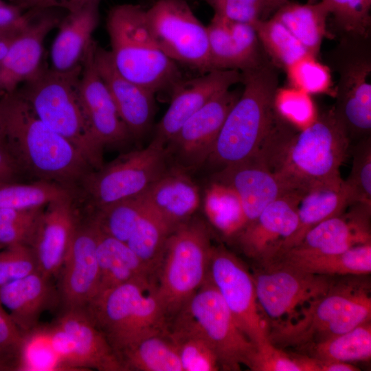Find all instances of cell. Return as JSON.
I'll return each instance as SVG.
<instances>
[{
  "mask_svg": "<svg viewBox=\"0 0 371 371\" xmlns=\"http://www.w3.org/2000/svg\"><path fill=\"white\" fill-rule=\"evenodd\" d=\"M350 141L332 109L299 130L278 115L258 154L295 190L340 177Z\"/></svg>",
  "mask_w": 371,
  "mask_h": 371,
  "instance_id": "1",
  "label": "cell"
},
{
  "mask_svg": "<svg viewBox=\"0 0 371 371\" xmlns=\"http://www.w3.org/2000/svg\"><path fill=\"white\" fill-rule=\"evenodd\" d=\"M5 148L21 169L76 191L93 169L67 139L43 123L15 92L0 98Z\"/></svg>",
  "mask_w": 371,
  "mask_h": 371,
  "instance_id": "2",
  "label": "cell"
},
{
  "mask_svg": "<svg viewBox=\"0 0 371 371\" xmlns=\"http://www.w3.org/2000/svg\"><path fill=\"white\" fill-rule=\"evenodd\" d=\"M279 71L269 60L241 72L243 90L229 111L206 164L219 170L259 151L277 117Z\"/></svg>",
  "mask_w": 371,
  "mask_h": 371,
  "instance_id": "3",
  "label": "cell"
},
{
  "mask_svg": "<svg viewBox=\"0 0 371 371\" xmlns=\"http://www.w3.org/2000/svg\"><path fill=\"white\" fill-rule=\"evenodd\" d=\"M106 25L117 71L154 94H171L183 78L177 63L162 52L150 34L146 9L132 3L115 5L108 12Z\"/></svg>",
  "mask_w": 371,
  "mask_h": 371,
  "instance_id": "4",
  "label": "cell"
},
{
  "mask_svg": "<svg viewBox=\"0 0 371 371\" xmlns=\"http://www.w3.org/2000/svg\"><path fill=\"white\" fill-rule=\"evenodd\" d=\"M370 286L368 282H335L323 295L304 306L291 321L269 328L274 346L300 348L347 332L370 321Z\"/></svg>",
  "mask_w": 371,
  "mask_h": 371,
  "instance_id": "5",
  "label": "cell"
},
{
  "mask_svg": "<svg viewBox=\"0 0 371 371\" xmlns=\"http://www.w3.org/2000/svg\"><path fill=\"white\" fill-rule=\"evenodd\" d=\"M82 64L68 71L41 68L17 92L47 126L71 143L93 170L103 165V149L93 137L79 95Z\"/></svg>",
  "mask_w": 371,
  "mask_h": 371,
  "instance_id": "6",
  "label": "cell"
},
{
  "mask_svg": "<svg viewBox=\"0 0 371 371\" xmlns=\"http://www.w3.org/2000/svg\"><path fill=\"white\" fill-rule=\"evenodd\" d=\"M85 311L118 358L140 339L166 330L170 324L156 280L125 283L106 290L96 295Z\"/></svg>",
  "mask_w": 371,
  "mask_h": 371,
  "instance_id": "7",
  "label": "cell"
},
{
  "mask_svg": "<svg viewBox=\"0 0 371 371\" xmlns=\"http://www.w3.org/2000/svg\"><path fill=\"white\" fill-rule=\"evenodd\" d=\"M212 248L207 226L197 218L169 234L156 278L170 322L207 279Z\"/></svg>",
  "mask_w": 371,
  "mask_h": 371,
  "instance_id": "8",
  "label": "cell"
},
{
  "mask_svg": "<svg viewBox=\"0 0 371 371\" xmlns=\"http://www.w3.org/2000/svg\"><path fill=\"white\" fill-rule=\"evenodd\" d=\"M337 39L326 65L338 76L332 110L350 141H358L371 132V36Z\"/></svg>",
  "mask_w": 371,
  "mask_h": 371,
  "instance_id": "9",
  "label": "cell"
},
{
  "mask_svg": "<svg viewBox=\"0 0 371 371\" xmlns=\"http://www.w3.org/2000/svg\"><path fill=\"white\" fill-rule=\"evenodd\" d=\"M168 163L165 143L154 137L146 148L89 172L80 187L97 210L142 194L169 168Z\"/></svg>",
  "mask_w": 371,
  "mask_h": 371,
  "instance_id": "10",
  "label": "cell"
},
{
  "mask_svg": "<svg viewBox=\"0 0 371 371\" xmlns=\"http://www.w3.org/2000/svg\"><path fill=\"white\" fill-rule=\"evenodd\" d=\"M178 314L184 316L205 338L221 369L237 371L241 366L249 368L256 346L238 325L209 275Z\"/></svg>",
  "mask_w": 371,
  "mask_h": 371,
  "instance_id": "11",
  "label": "cell"
},
{
  "mask_svg": "<svg viewBox=\"0 0 371 371\" xmlns=\"http://www.w3.org/2000/svg\"><path fill=\"white\" fill-rule=\"evenodd\" d=\"M146 18L150 34L169 58L201 74L212 70L207 27L187 0H156L146 10Z\"/></svg>",
  "mask_w": 371,
  "mask_h": 371,
  "instance_id": "12",
  "label": "cell"
},
{
  "mask_svg": "<svg viewBox=\"0 0 371 371\" xmlns=\"http://www.w3.org/2000/svg\"><path fill=\"white\" fill-rule=\"evenodd\" d=\"M263 266L253 278L259 309L271 326L294 319L301 308L325 293L334 282L332 277L278 261Z\"/></svg>",
  "mask_w": 371,
  "mask_h": 371,
  "instance_id": "13",
  "label": "cell"
},
{
  "mask_svg": "<svg viewBox=\"0 0 371 371\" xmlns=\"http://www.w3.org/2000/svg\"><path fill=\"white\" fill-rule=\"evenodd\" d=\"M209 278L256 348L269 341V325L259 309L253 275L243 262L223 247H213Z\"/></svg>",
  "mask_w": 371,
  "mask_h": 371,
  "instance_id": "14",
  "label": "cell"
},
{
  "mask_svg": "<svg viewBox=\"0 0 371 371\" xmlns=\"http://www.w3.org/2000/svg\"><path fill=\"white\" fill-rule=\"evenodd\" d=\"M49 326L54 345L70 371H124L85 309L61 311Z\"/></svg>",
  "mask_w": 371,
  "mask_h": 371,
  "instance_id": "15",
  "label": "cell"
},
{
  "mask_svg": "<svg viewBox=\"0 0 371 371\" xmlns=\"http://www.w3.org/2000/svg\"><path fill=\"white\" fill-rule=\"evenodd\" d=\"M240 93H220L188 118L166 144L168 161L186 172L206 164L225 120Z\"/></svg>",
  "mask_w": 371,
  "mask_h": 371,
  "instance_id": "16",
  "label": "cell"
},
{
  "mask_svg": "<svg viewBox=\"0 0 371 371\" xmlns=\"http://www.w3.org/2000/svg\"><path fill=\"white\" fill-rule=\"evenodd\" d=\"M62 311L85 309L95 297L99 282L95 225L78 221L58 275Z\"/></svg>",
  "mask_w": 371,
  "mask_h": 371,
  "instance_id": "17",
  "label": "cell"
},
{
  "mask_svg": "<svg viewBox=\"0 0 371 371\" xmlns=\"http://www.w3.org/2000/svg\"><path fill=\"white\" fill-rule=\"evenodd\" d=\"M304 192L293 191L275 200L245 226L235 238L246 256L263 265L279 256L297 227V207Z\"/></svg>",
  "mask_w": 371,
  "mask_h": 371,
  "instance_id": "18",
  "label": "cell"
},
{
  "mask_svg": "<svg viewBox=\"0 0 371 371\" xmlns=\"http://www.w3.org/2000/svg\"><path fill=\"white\" fill-rule=\"evenodd\" d=\"M93 40L82 60L79 95L91 131L104 147L123 144L132 136L121 119L112 97L94 63Z\"/></svg>",
  "mask_w": 371,
  "mask_h": 371,
  "instance_id": "19",
  "label": "cell"
},
{
  "mask_svg": "<svg viewBox=\"0 0 371 371\" xmlns=\"http://www.w3.org/2000/svg\"><path fill=\"white\" fill-rule=\"evenodd\" d=\"M213 180L229 186L237 193L244 207L247 224L271 202L297 191L272 171L257 153L216 170Z\"/></svg>",
  "mask_w": 371,
  "mask_h": 371,
  "instance_id": "20",
  "label": "cell"
},
{
  "mask_svg": "<svg viewBox=\"0 0 371 371\" xmlns=\"http://www.w3.org/2000/svg\"><path fill=\"white\" fill-rule=\"evenodd\" d=\"M237 70L214 69L183 79L172 91L169 107L156 127L155 137L166 144L185 122L214 98L241 83Z\"/></svg>",
  "mask_w": 371,
  "mask_h": 371,
  "instance_id": "21",
  "label": "cell"
},
{
  "mask_svg": "<svg viewBox=\"0 0 371 371\" xmlns=\"http://www.w3.org/2000/svg\"><path fill=\"white\" fill-rule=\"evenodd\" d=\"M206 27L212 70L244 72L270 60L254 25L214 14Z\"/></svg>",
  "mask_w": 371,
  "mask_h": 371,
  "instance_id": "22",
  "label": "cell"
},
{
  "mask_svg": "<svg viewBox=\"0 0 371 371\" xmlns=\"http://www.w3.org/2000/svg\"><path fill=\"white\" fill-rule=\"evenodd\" d=\"M73 200H58L44 207L29 245L37 269L50 279L58 277L79 221Z\"/></svg>",
  "mask_w": 371,
  "mask_h": 371,
  "instance_id": "23",
  "label": "cell"
},
{
  "mask_svg": "<svg viewBox=\"0 0 371 371\" xmlns=\"http://www.w3.org/2000/svg\"><path fill=\"white\" fill-rule=\"evenodd\" d=\"M94 63L131 136L142 137L149 130L154 118L155 94L123 76L116 69L110 51L97 43Z\"/></svg>",
  "mask_w": 371,
  "mask_h": 371,
  "instance_id": "24",
  "label": "cell"
},
{
  "mask_svg": "<svg viewBox=\"0 0 371 371\" xmlns=\"http://www.w3.org/2000/svg\"><path fill=\"white\" fill-rule=\"evenodd\" d=\"M350 207L348 212L344 211L313 227L296 246L286 251L302 254H330L370 243L371 207L361 203Z\"/></svg>",
  "mask_w": 371,
  "mask_h": 371,
  "instance_id": "25",
  "label": "cell"
},
{
  "mask_svg": "<svg viewBox=\"0 0 371 371\" xmlns=\"http://www.w3.org/2000/svg\"><path fill=\"white\" fill-rule=\"evenodd\" d=\"M58 23L46 15L28 24L17 34L0 60V98L16 91L41 68L44 41Z\"/></svg>",
  "mask_w": 371,
  "mask_h": 371,
  "instance_id": "26",
  "label": "cell"
},
{
  "mask_svg": "<svg viewBox=\"0 0 371 371\" xmlns=\"http://www.w3.org/2000/svg\"><path fill=\"white\" fill-rule=\"evenodd\" d=\"M139 196L172 229L191 218L201 203L198 186L188 172L174 167L169 168Z\"/></svg>",
  "mask_w": 371,
  "mask_h": 371,
  "instance_id": "27",
  "label": "cell"
},
{
  "mask_svg": "<svg viewBox=\"0 0 371 371\" xmlns=\"http://www.w3.org/2000/svg\"><path fill=\"white\" fill-rule=\"evenodd\" d=\"M52 279L36 270L0 288V301L24 333L39 324L41 314L59 304Z\"/></svg>",
  "mask_w": 371,
  "mask_h": 371,
  "instance_id": "28",
  "label": "cell"
},
{
  "mask_svg": "<svg viewBox=\"0 0 371 371\" xmlns=\"http://www.w3.org/2000/svg\"><path fill=\"white\" fill-rule=\"evenodd\" d=\"M352 204L350 194L341 176L310 186L302 194L298 205L297 227L285 243L280 254L296 246L313 227L341 214Z\"/></svg>",
  "mask_w": 371,
  "mask_h": 371,
  "instance_id": "29",
  "label": "cell"
},
{
  "mask_svg": "<svg viewBox=\"0 0 371 371\" xmlns=\"http://www.w3.org/2000/svg\"><path fill=\"white\" fill-rule=\"evenodd\" d=\"M93 222L95 227L99 267V282L95 296L125 283L157 280L156 274L126 243L104 233Z\"/></svg>",
  "mask_w": 371,
  "mask_h": 371,
  "instance_id": "30",
  "label": "cell"
},
{
  "mask_svg": "<svg viewBox=\"0 0 371 371\" xmlns=\"http://www.w3.org/2000/svg\"><path fill=\"white\" fill-rule=\"evenodd\" d=\"M99 3H91L68 14L59 23L50 52L52 69L68 71L81 65L99 21Z\"/></svg>",
  "mask_w": 371,
  "mask_h": 371,
  "instance_id": "31",
  "label": "cell"
},
{
  "mask_svg": "<svg viewBox=\"0 0 371 371\" xmlns=\"http://www.w3.org/2000/svg\"><path fill=\"white\" fill-rule=\"evenodd\" d=\"M274 261L317 275L365 276L371 272V243L330 254H302L286 251Z\"/></svg>",
  "mask_w": 371,
  "mask_h": 371,
  "instance_id": "32",
  "label": "cell"
},
{
  "mask_svg": "<svg viewBox=\"0 0 371 371\" xmlns=\"http://www.w3.org/2000/svg\"><path fill=\"white\" fill-rule=\"evenodd\" d=\"M272 16L291 32L311 57L317 58L322 41L328 36L329 12L322 1L302 4L289 0Z\"/></svg>",
  "mask_w": 371,
  "mask_h": 371,
  "instance_id": "33",
  "label": "cell"
},
{
  "mask_svg": "<svg viewBox=\"0 0 371 371\" xmlns=\"http://www.w3.org/2000/svg\"><path fill=\"white\" fill-rule=\"evenodd\" d=\"M119 359L124 371H183L169 327L140 339Z\"/></svg>",
  "mask_w": 371,
  "mask_h": 371,
  "instance_id": "34",
  "label": "cell"
},
{
  "mask_svg": "<svg viewBox=\"0 0 371 371\" xmlns=\"http://www.w3.org/2000/svg\"><path fill=\"white\" fill-rule=\"evenodd\" d=\"M203 210L211 225L227 238H235L248 223L237 193L218 181L213 180L206 188Z\"/></svg>",
  "mask_w": 371,
  "mask_h": 371,
  "instance_id": "35",
  "label": "cell"
},
{
  "mask_svg": "<svg viewBox=\"0 0 371 371\" xmlns=\"http://www.w3.org/2000/svg\"><path fill=\"white\" fill-rule=\"evenodd\" d=\"M299 350L320 361H367L371 358V322Z\"/></svg>",
  "mask_w": 371,
  "mask_h": 371,
  "instance_id": "36",
  "label": "cell"
},
{
  "mask_svg": "<svg viewBox=\"0 0 371 371\" xmlns=\"http://www.w3.org/2000/svg\"><path fill=\"white\" fill-rule=\"evenodd\" d=\"M183 371H216L221 369L212 348L184 316L177 315L169 324Z\"/></svg>",
  "mask_w": 371,
  "mask_h": 371,
  "instance_id": "37",
  "label": "cell"
},
{
  "mask_svg": "<svg viewBox=\"0 0 371 371\" xmlns=\"http://www.w3.org/2000/svg\"><path fill=\"white\" fill-rule=\"evenodd\" d=\"M74 197L75 190L54 182L43 180L30 183L0 182L1 207L27 210Z\"/></svg>",
  "mask_w": 371,
  "mask_h": 371,
  "instance_id": "38",
  "label": "cell"
},
{
  "mask_svg": "<svg viewBox=\"0 0 371 371\" xmlns=\"http://www.w3.org/2000/svg\"><path fill=\"white\" fill-rule=\"evenodd\" d=\"M254 26L269 59L280 70L287 71L300 60L311 57L301 43L274 17Z\"/></svg>",
  "mask_w": 371,
  "mask_h": 371,
  "instance_id": "39",
  "label": "cell"
},
{
  "mask_svg": "<svg viewBox=\"0 0 371 371\" xmlns=\"http://www.w3.org/2000/svg\"><path fill=\"white\" fill-rule=\"evenodd\" d=\"M172 230L158 214L145 205L143 215L126 243L156 276L167 239Z\"/></svg>",
  "mask_w": 371,
  "mask_h": 371,
  "instance_id": "40",
  "label": "cell"
},
{
  "mask_svg": "<svg viewBox=\"0 0 371 371\" xmlns=\"http://www.w3.org/2000/svg\"><path fill=\"white\" fill-rule=\"evenodd\" d=\"M16 371H70L54 345L49 325L23 333Z\"/></svg>",
  "mask_w": 371,
  "mask_h": 371,
  "instance_id": "41",
  "label": "cell"
},
{
  "mask_svg": "<svg viewBox=\"0 0 371 371\" xmlns=\"http://www.w3.org/2000/svg\"><path fill=\"white\" fill-rule=\"evenodd\" d=\"M319 1L326 5L331 16L330 23H327L328 38L371 36V0Z\"/></svg>",
  "mask_w": 371,
  "mask_h": 371,
  "instance_id": "42",
  "label": "cell"
},
{
  "mask_svg": "<svg viewBox=\"0 0 371 371\" xmlns=\"http://www.w3.org/2000/svg\"><path fill=\"white\" fill-rule=\"evenodd\" d=\"M144 211L139 195L98 208L91 218L102 232L126 243Z\"/></svg>",
  "mask_w": 371,
  "mask_h": 371,
  "instance_id": "43",
  "label": "cell"
},
{
  "mask_svg": "<svg viewBox=\"0 0 371 371\" xmlns=\"http://www.w3.org/2000/svg\"><path fill=\"white\" fill-rule=\"evenodd\" d=\"M214 11V14L226 20L248 23H257L271 18L289 0H204Z\"/></svg>",
  "mask_w": 371,
  "mask_h": 371,
  "instance_id": "44",
  "label": "cell"
},
{
  "mask_svg": "<svg viewBox=\"0 0 371 371\" xmlns=\"http://www.w3.org/2000/svg\"><path fill=\"white\" fill-rule=\"evenodd\" d=\"M321 361L304 354H290L267 341L256 348L254 371H320Z\"/></svg>",
  "mask_w": 371,
  "mask_h": 371,
  "instance_id": "45",
  "label": "cell"
},
{
  "mask_svg": "<svg viewBox=\"0 0 371 371\" xmlns=\"http://www.w3.org/2000/svg\"><path fill=\"white\" fill-rule=\"evenodd\" d=\"M45 207L27 210L0 207V245L29 247Z\"/></svg>",
  "mask_w": 371,
  "mask_h": 371,
  "instance_id": "46",
  "label": "cell"
},
{
  "mask_svg": "<svg viewBox=\"0 0 371 371\" xmlns=\"http://www.w3.org/2000/svg\"><path fill=\"white\" fill-rule=\"evenodd\" d=\"M344 183L352 203L371 207V137L357 141L352 149V164Z\"/></svg>",
  "mask_w": 371,
  "mask_h": 371,
  "instance_id": "47",
  "label": "cell"
},
{
  "mask_svg": "<svg viewBox=\"0 0 371 371\" xmlns=\"http://www.w3.org/2000/svg\"><path fill=\"white\" fill-rule=\"evenodd\" d=\"M275 108L279 116L299 130L308 126L316 118L308 94L292 87L278 88Z\"/></svg>",
  "mask_w": 371,
  "mask_h": 371,
  "instance_id": "48",
  "label": "cell"
},
{
  "mask_svg": "<svg viewBox=\"0 0 371 371\" xmlns=\"http://www.w3.org/2000/svg\"><path fill=\"white\" fill-rule=\"evenodd\" d=\"M286 73L291 86L308 94L326 92L331 86L329 69L317 58L303 59Z\"/></svg>",
  "mask_w": 371,
  "mask_h": 371,
  "instance_id": "49",
  "label": "cell"
},
{
  "mask_svg": "<svg viewBox=\"0 0 371 371\" xmlns=\"http://www.w3.org/2000/svg\"><path fill=\"white\" fill-rule=\"evenodd\" d=\"M36 270L30 247L18 245L0 249V288Z\"/></svg>",
  "mask_w": 371,
  "mask_h": 371,
  "instance_id": "50",
  "label": "cell"
},
{
  "mask_svg": "<svg viewBox=\"0 0 371 371\" xmlns=\"http://www.w3.org/2000/svg\"><path fill=\"white\" fill-rule=\"evenodd\" d=\"M23 333L0 301V360L16 371Z\"/></svg>",
  "mask_w": 371,
  "mask_h": 371,
  "instance_id": "51",
  "label": "cell"
},
{
  "mask_svg": "<svg viewBox=\"0 0 371 371\" xmlns=\"http://www.w3.org/2000/svg\"><path fill=\"white\" fill-rule=\"evenodd\" d=\"M30 21V20L22 14L19 7L0 0V28L21 29Z\"/></svg>",
  "mask_w": 371,
  "mask_h": 371,
  "instance_id": "52",
  "label": "cell"
},
{
  "mask_svg": "<svg viewBox=\"0 0 371 371\" xmlns=\"http://www.w3.org/2000/svg\"><path fill=\"white\" fill-rule=\"evenodd\" d=\"M22 3L35 8H63L73 12L91 3H99L100 0H19Z\"/></svg>",
  "mask_w": 371,
  "mask_h": 371,
  "instance_id": "53",
  "label": "cell"
},
{
  "mask_svg": "<svg viewBox=\"0 0 371 371\" xmlns=\"http://www.w3.org/2000/svg\"><path fill=\"white\" fill-rule=\"evenodd\" d=\"M21 168L8 150L0 146V182H10Z\"/></svg>",
  "mask_w": 371,
  "mask_h": 371,
  "instance_id": "54",
  "label": "cell"
},
{
  "mask_svg": "<svg viewBox=\"0 0 371 371\" xmlns=\"http://www.w3.org/2000/svg\"><path fill=\"white\" fill-rule=\"evenodd\" d=\"M357 366L343 361H321L320 371H357Z\"/></svg>",
  "mask_w": 371,
  "mask_h": 371,
  "instance_id": "55",
  "label": "cell"
},
{
  "mask_svg": "<svg viewBox=\"0 0 371 371\" xmlns=\"http://www.w3.org/2000/svg\"><path fill=\"white\" fill-rule=\"evenodd\" d=\"M23 29L16 32L0 35V60L5 55L13 40Z\"/></svg>",
  "mask_w": 371,
  "mask_h": 371,
  "instance_id": "56",
  "label": "cell"
},
{
  "mask_svg": "<svg viewBox=\"0 0 371 371\" xmlns=\"http://www.w3.org/2000/svg\"><path fill=\"white\" fill-rule=\"evenodd\" d=\"M0 146L5 148V133L0 112Z\"/></svg>",
  "mask_w": 371,
  "mask_h": 371,
  "instance_id": "57",
  "label": "cell"
},
{
  "mask_svg": "<svg viewBox=\"0 0 371 371\" xmlns=\"http://www.w3.org/2000/svg\"><path fill=\"white\" fill-rule=\"evenodd\" d=\"M0 371H12L10 366L0 360Z\"/></svg>",
  "mask_w": 371,
  "mask_h": 371,
  "instance_id": "58",
  "label": "cell"
},
{
  "mask_svg": "<svg viewBox=\"0 0 371 371\" xmlns=\"http://www.w3.org/2000/svg\"><path fill=\"white\" fill-rule=\"evenodd\" d=\"M28 24V23H27ZM21 28V29H23ZM21 29H17V30H9V29H2V28H0V35H3V34H8V33H11V32H16V31H19V30H21Z\"/></svg>",
  "mask_w": 371,
  "mask_h": 371,
  "instance_id": "59",
  "label": "cell"
},
{
  "mask_svg": "<svg viewBox=\"0 0 371 371\" xmlns=\"http://www.w3.org/2000/svg\"><path fill=\"white\" fill-rule=\"evenodd\" d=\"M5 247H3V245H0V249H2V248H4Z\"/></svg>",
  "mask_w": 371,
  "mask_h": 371,
  "instance_id": "60",
  "label": "cell"
}]
</instances>
